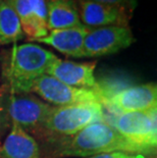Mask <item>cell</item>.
<instances>
[{"label":"cell","mask_w":157,"mask_h":158,"mask_svg":"<svg viewBox=\"0 0 157 158\" xmlns=\"http://www.w3.org/2000/svg\"><path fill=\"white\" fill-rule=\"evenodd\" d=\"M48 142L51 144L49 158H86L110 152L151 155L144 148L126 139L106 122L92 123L73 136L48 139Z\"/></svg>","instance_id":"cell-1"},{"label":"cell","mask_w":157,"mask_h":158,"mask_svg":"<svg viewBox=\"0 0 157 158\" xmlns=\"http://www.w3.org/2000/svg\"><path fill=\"white\" fill-rule=\"evenodd\" d=\"M57 58L54 53L35 43L14 45L1 58L4 87L13 93H30L35 81L46 75Z\"/></svg>","instance_id":"cell-2"},{"label":"cell","mask_w":157,"mask_h":158,"mask_svg":"<svg viewBox=\"0 0 157 158\" xmlns=\"http://www.w3.org/2000/svg\"><path fill=\"white\" fill-rule=\"evenodd\" d=\"M105 122L102 104L84 102L66 106H55L43 123L41 135L48 139L71 137L92 123Z\"/></svg>","instance_id":"cell-3"},{"label":"cell","mask_w":157,"mask_h":158,"mask_svg":"<svg viewBox=\"0 0 157 158\" xmlns=\"http://www.w3.org/2000/svg\"><path fill=\"white\" fill-rule=\"evenodd\" d=\"M3 88V110L7 124L18 123L26 132L41 133L52 106L31 93H13Z\"/></svg>","instance_id":"cell-4"},{"label":"cell","mask_w":157,"mask_h":158,"mask_svg":"<svg viewBox=\"0 0 157 158\" xmlns=\"http://www.w3.org/2000/svg\"><path fill=\"white\" fill-rule=\"evenodd\" d=\"M111 126L131 142L146 149L151 155L157 147V107L148 111L115 114Z\"/></svg>","instance_id":"cell-5"},{"label":"cell","mask_w":157,"mask_h":158,"mask_svg":"<svg viewBox=\"0 0 157 158\" xmlns=\"http://www.w3.org/2000/svg\"><path fill=\"white\" fill-rule=\"evenodd\" d=\"M41 97L48 104L56 106H66L84 102H98L103 100L96 90L81 89L65 85L51 76L43 75L35 81L31 92Z\"/></svg>","instance_id":"cell-6"},{"label":"cell","mask_w":157,"mask_h":158,"mask_svg":"<svg viewBox=\"0 0 157 158\" xmlns=\"http://www.w3.org/2000/svg\"><path fill=\"white\" fill-rule=\"evenodd\" d=\"M136 38L130 27L108 26L91 28L84 42L85 57H101L126 49Z\"/></svg>","instance_id":"cell-7"},{"label":"cell","mask_w":157,"mask_h":158,"mask_svg":"<svg viewBox=\"0 0 157 158\" xmlns=\"http://www.w3.org/2000/svg\"><path fill=\"white\" fill-rule=\"evenodd\" d=\"M115 114L148 111L157 107V86L155 83L129 86L109 97L103 103Z\"/></svg>","instance_id":"cell-8"},{"label":"cell","mask_w":157,"mask_h":158,"mask_svg":"<svg viewBox=\"0 0 157 158\" xmlns=\"http://www.w3.org/2000/svg\"><path fill=\"white\" fill-rule=\"evenodd\" d=\"M76 4L81 23L89 28L108 26L129 27L131 11L121 6L88 0H78Z\"/></svg>","instance_id":"cell-9"},{"label":"cell","mask_w":157,"mask_h":158,"mask_svg":"<svg viewBox=\"0 0 157 158\" xmlns=\"http://www.w3.org/2000/svg\"><path fill=\"white\" fill-rule=\"evenodd\" d=\"M96 65L97 61L76 62L57 58L48 68L46 75L75 88L96 90Z\"/></svg>","instance_id":"cell-10"},{"label":"cell","mask_w":157,"mask_h":158,"mask_svg":"<svg viewBox=\"0 0 157 158\" xmlns=\"http://www.w3.org/2000/svg\"><path fill=\"white\" fill-rule=\"evenodd\" d=\"M12 3L29 41L48 35L46 0H12Z\"/></svg>","instance_id":"cell-11"},{"label":"cell","mask_w":157,"mask_h":158,"mask_svg":"<svg viewBox=\"0 0 157 158\" xmlns=\"http://www.w3.org/2000/svg\"><path fill=\"white\" fill-rule=\"evenodd\" d=\"M91 28L83 23L72 28L52 30L47 36L36 39L32 43H44L68 57L84 58V42Z\"/></svg>","instance_id":"cell-12"},{"label":"cell","mask_w":157,"mask_h":158,"mask_svg":"<svg viewBox=\"0 0 157 158\" xmlns=\"http://www.w3.org/2000/svg\"><path fill=\"white\" fill-rule=\"evenodd\" d=\"M10 132L0 144V158H42L38 142L32 135L12 123Z\"/></svg>","instance_id":"cell-13"},{"label":"cell","mask_w":157,"mask_h":158,"mask_svg":"<svg viewBox=\"0 0 157 158\" xmlns=\"http://www.w3.org/2000/svg\"><path fill=\"white\" fill-rule=\"evenodd\" d=\"M48 31L81 25L76 0H46Z\"/></svg>","instance_id":"cell-14"},{"label":"cell","mask_w":157,"mask_h":158,"mask_svg":"<svg viewBox=\"0 0 157 158\" xmlns=\"http://www.w3.org/2000/svg\"><path fill=\"white\" fill-rule=\"evenodd\" d=\"M25 39L12 0H0V46L13 44Z\"/></svg>","instance_id":"cell-15"},{"label":"cell","mask_w":157,"mask_h":158,"mask_svg":"<svg viewBox=\"0 0 157 158\" xmlns=\"http://www.w3.org/2000/svg\"><path fill=\"white\" fill-rule=\"evenodd\" d=\"M88 1H94L99 3H106L115 6H121L129 11H133L138 5V0H88Z\"/></svg>","instance_id":"cell-16"},{"label":"cell","mask_w":157,"mask_h":158,"mask_svg":"<svg viewBox=\"0 0 157 158\" xmlns=\"http://www.w3.org/2000/svg\"><path fill=\"white\" fill-rule=\"evenodd\" d=\"M86 158H153L151 155H145V154H130L123 152H110L102 153L98 155L90 156Z\"/></svg>","instance_id":"cell-17"},{"label":"cell","mask_w":157,"mask_h":158,"mask_svg":"<svg viewBox=\"0 0 157 158\" xmlns=\"http://www.w3.org/2000/svg\"><path fill=\"white\" fill-rule=\"evenodd\" d=\"M7 127L8 124L5 120L4 110H3V88H0V127Z\"/></svg>","instance_id":"cell-18"},{"label":"cell","mask_w":157,"mask_h":158,"mask_svg":"<svg viewBox=\"0 0 157 158\" xmlns=\"http://www.w3.org/2000/svg\"><path fill=\"white\" fill-rule=\"evenodd\" d=\"M0 144H1V143H0Z\"/></svg>","instance_id":"cell-19"}]
</instances>
